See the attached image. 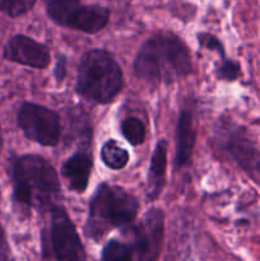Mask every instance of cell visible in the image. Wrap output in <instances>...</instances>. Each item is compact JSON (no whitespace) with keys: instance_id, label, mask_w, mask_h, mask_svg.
Returning <instances> with one entry per match:
<instances>
[{"instance_id":"8992f818","label":"cell","mask_w":260,"mask_h":261,"mask_svg":"<svg viewBox=\"0 0 260 261\" xmlns=\"http://www.w3.org/2000/svg\"><path fill=\"white\" fill-rule=\"evenodd\" d=\"M51 246L58 261H86V250L65 208L50 209Z\"/></svg>"},{"instance_id":"277c9868","label":"cell","mask_w":260,"mask_h":261,"mask_svg":"<svg viewBox=\"0 0 260 261\" xmlns=\"http://www.w3.org/2000/svg\"><path fill=\"white\" fill-rule=\"evenodd\" d=\"M124 87L122 70L114 56L101 48L87 51L78 65L75 91L94 103H110Z\"/></svg>"},{"instance_id":"2e32d148","label":"cell","mask_w":260,"mask_h":261,"mask_svg":"<svg viewBox=\"0 0 260 261\" xmlns=\"http://www.w3.org/2000/svg\"><path fill=\"white\" fill-rule=\"evenodd\" d=\"M102 261H133L132 249L117 240H110L102 249Z\"/></svg>"},{"instance_id":"9c48e42d","label":"cell","mask_w":260,"mask_h":261,"mask_svg":"<svg viewBox=\"0 0 260 261\" xmlns=\"http://www.w3.org/2000/svg\"><path fill=\"white\" fill-rule=\"evenodd\" d=\"M224 148L246 172L251 176L260 173V150L244 129L235 127L229 130L224 138Z\"/></svg>"},{"instance_id":"4fadbf2b","label":"cell","mask_w":260,"mask_h":261,"mask_svg":"<svg viewBox=\"0 0 260 261\" xmlns=\"http://www.w3.org/2000/svg\"><path fill=\"white\" fill-rule=\"evenodd\" d=\"M167 140L161 139L155 145L152 157H150L147 193L150 200L157 199L165 188L166 170H167Z\"/></svg>"},{"instance_id":"7a4b0ae2","label":"cell","mask_w":260,"mask_h":261,"mask_svg":"<svg viewBox=\"0 0 260 261\" xmlns=\"http://www.w3.org/2000/svg\"><path fill=\"white\" fill-rule=\"evenodd\" d=\"M13 186L14 201L27 209H51L60 198L58 173L41 155L17 158L13 166Z\"/></svg>"},{"instance_id":"44dd1931","label":"cell","mask_w":260,"mask_h":261,"mask_svg":"<svg viewBox=\"0 0 260 261\" xmlns=\"http://www.w3.org/2000/svg\"><path fill=\"white\" fill-rule=\"evenodd\" d=\"M2 148H3V130H2V126H0V153H2Z\"/></svg>"},{"instance_id":"ffe728a7","label":"cell","mask_w":260,"mask_h":261,"mask_svg":"<svg viewBox=\"0 0 260 261\" xmlns=\"http://www.w3.org/2000/svg\"><path fill=\"white\" fill-rule=\"evenodd\" d=\"M0 261H14L2 223H0Z\"/></svg>"},{"instance_id":"ac0fdd59","label":"cell","mask_w":260,"mask_h":261,"mask_svg":"<svg viewBox=\"0 0 260 261\" xmlns=\"http://www.w3.org/2000/svg\"><path fill=\"white\" fill-rule=\"evenodd\" d=\"M217 75L222 81H236L237 76L240 75V66L239 64L235 63L233 60H228V59H224L222 65L219 66L218 70H217Z\"/></svg>"},{"instance_id":"d6986e66","label":"cell","mask_w":260,"mask_h":261,"mask_svg":"<svg viewBox=\"0 0 260 261\" xmlns=\"http://www.w3.org/2000/svg\"><path fill=\"white\" fill-rule=\"evenodd\" d=\"M198 41L199 43H200V46H204V47L208 48V50L217 51L222 58L226 59L223 46H222V43L219 42V40L216 37V36L208 35V33H199Z\"/></svg>"},{"instance_id":"30bf717a","label":"cell","mask_w":260,"mask_h":261,"mask_svg":"<svg viewBox=\"0 0 260 261\" xmlns=\"http://www.w3.org/2000/svg\"><path fill=\"white\" fill-rule=\"evenodd\" d=\"M93 158L87 150H78L66 158L61 166V176L65 178L68 188L74 193L82 194L87 190L91 177Z\"/></svg>"},{"instance_id":"8fae6325","label":"cell","mask_w":260,"mask_h":261,"mask_svg":"<svg viewBox=\"0 0 260 261\" xmlns=\"http://www.w3.org/2000/svg\"><path fill=\"white\" fill-rule=\"evenodd\" d=\"M110 20V10L102 5H79L73 10L64 27L84 33H97L103 30Z\"/></svg>"},{"instance_id":"9a60e30c","label":"cell","mask_w":260,"mask_h":261,"mask_svg":"<svg viewBox=\"0 0 260 261\" xmlns=\"http://www.w3.org/2000/svg\"><path fill=\"white\" fill-rule=\"evenodd\" d=\"M121 133L125 139L132 145H139L144 143L147 130L144 124L137 117H127L121 122Z\"/></svg>"},{"instance_id":"3957f363","label":"cell","mask_w":260,"mask_h":261,"mask_svg":"<svg viewBox=\"0 0 260 261\" xmlns=\"http://www.w3.org/2000/svg\"><path fill=\"white\" fill-rule=\"evenodd\" d=\"M139 203L122 188L101 184L89 201L86 234L98 240L112 228H126L135 221Z\"/></svg>"},{"instance_id":"7c38bea8","label":"cell","mask_w":260,"mask_h":261,"mask_svg":"<svg viewBox=\"0 0 260 261\" xmlns=\"http://www.w3.org/2000/svg\"><path fill=\"white\" fill-rule=\"evenodd\" d=\"M195 140L196 133L194 127L193 114L190 110H183L178 115L176 126V168H183L189 165L193 157Z\"/></svg>"},{"instance_id":"e0dca14e","label":"cell","mask_w":260,"mask_h":261,"mask_svg":"<svg viewBox=\"0 0 260 261\" xmlns=\"http://www.w3.org/2000/svg\"><path fill=\"white\" fill-rule=\"evenodd\" d=\"M36 0H0V10L10 18L22 17L35 7Z\"/></svg>"},{"instance_id":"5b68a950","label":"cell","mask_w":260,"mask_h":261,"mask_svg":"<svg viewBox=\"0 0 260 261\" xmlns=\"http://www.w3.org/2000/svg\"><path fill=\"white\" fill-rule=\"evenodd\" d=\"M17 124L27 139L43 147H55L60 140V117L45 106L24 102L18 112Z\"/></svg>"},{"instance_id":"5bb4252c","label":"cell","mask_w":260,"mask_h":261,"mask_svg":"<svg viewBox=\"0 0 260 261\" xmlns=\"http://www.w3.org/2000/svg\"><path fill=\"white\" fill-rule=\"evenodd\" d=\"M101 160L109 168L122 170L129 162V153L115 139H109L101 148Z\"/></svg>"},{"instance_id":"ba28073f","label":"cell","mask_w":260,"mask_h":261,"mask_svg":"<svg viewBox=\"0 0 260 261\" xmlns=\"http://www.w3.org/2000/svg\"><path fill=\"white\" fill-rule=\"evenodd\" d=\"M4 59L33 69H46L50 65L47 46L24 35H15L4 47Z\"/></svg>"},{"instance_id":"6da1fadb","label":"cell","mask_w":260,"mask_h":261,"mask_svg":"<svg viewBox=\"0 0 260 261\" xmlns=\"http://www.w3.org/2000/svg\"><path fill=\"white\" fill-rule=\"evenodd\" d=\"M193 71L188 46L173 35L152 36L138 51L134 73L139 79L158 83H172Z\"/></svg>"},{"instance_id":"52a82bcc","label":"cell","mask_w":260,"mask_h":261,"mask_svg":"<svg viewBox=\"0 0 260 261\" xmlns=\"http://www.w3.org/2000/svg\"><path fill=\"white\" fill-rule=\"evenodd\" d=\"M165 239V213L152 208L142 217L134 229L137 261H157Z\"/></svg>"}]
</instances>
